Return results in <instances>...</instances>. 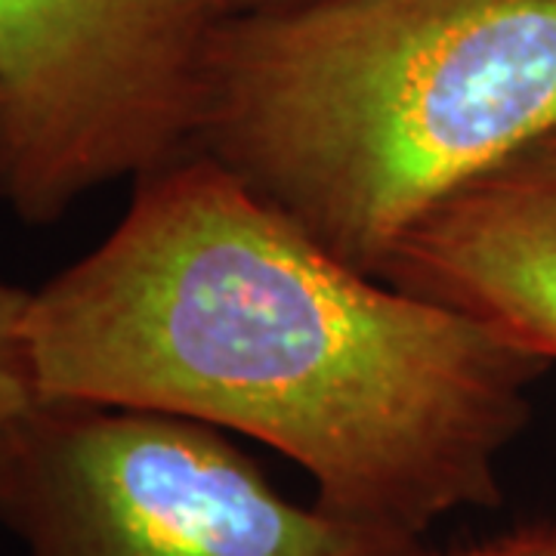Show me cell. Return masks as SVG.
<instances>
[{"instance_id":"1","label":"cell","mask_w":556,"mask_h":556,"mask_svg":"<svg viewBox=\"0 0 556 556\" xmlns=\"http://www.w3.org/2000/svg\"><path fill=\"white\" fill-rule=\"evenodd\" d=\"M40 396L192 417L300 464L338 517L427 538L501 504L551 362L328 254L201 152L31 300Z\"/></svg>"},{"instance_id":"2","label":"cell","mask_w":556,"mask_h":556,"mask_svg":"<svg viewBox=\"0 0 556 556\" xmlns=\"http://www.w3.org/2000/svg\"><path fill=\"white\" fill-rule=\"evenodd\" d=\"M554 124L556 0H316L219 22L192 152L380 278Z\"/></svg>"},{"instance_id":"3","label":"cell","mask_w":556,"mask_h":556,"mask_svg":"<svg viewBox=\"0 0 556 556\" xmlns=\"http://www.w3.org/2000/svg\"><path fill=\"white\" fill-rule=\"evenodd\" d=\"M0 522L28 556H427L417 535L300 507L192 417L40 402L0 448Z\"/></svg>"},{"instance_id":"4","label":"cell","mask_w":556,"mask_h":556,"mask_svg":"<svg viewBox=\"0 0 556 556\" xmlns=\"http://www.w3.org/2000/svg\"><path fill=\"white\" fill-rule=\"evenodd\" d=\"M219 0H0V199L53 223L192 152Z\"/></svg>"},{"instance_id":"5","label":"cell","mask_w":556,"mask_h":556,"mask_svg":"<svg viewBox=\"0 0 556 556\" xmlns=\"http://www.w3.org/2000/svg\"><path fill=\"white\" fill-rule=\"evenodd\" d=\"M380 281L479 318L554 365L556 124L420 219Z\"/></svg>"},{"instance_id":"6","label":"cell","mask_w":556,"mask_h":556,"mask_svg":"<svg viewBox=\"0 0 556 556\" xmlns=\"http://www.w3.org/2000/svg\"><path fill=\"white\" fill-rule=\"evenodd\" d=\"M31 300V291L0 281V448L43 402L28 338Z\"/></svg>"},{"instance_id":"7","label":"cell","mask_w":556,"mask_h":556,"mask_svg":"<svg viewBox=\"0 0 556 556\" xmlns=\"http://www.w3.org/2000/svg\"><path fill=\"white\" fill-rule=\"evenodd\" d=\"M427 556H556V517L532 519L510 532L485 538L479 544H467L460 551H448V554L430 551Z\"/></svg>"},{"instance_id":"8","label":"cell","mask_w":556,"mask_h":556,"mask_svg":"<svg viewBox=\"0 0 556 556\" xmlns=\"http://www.w3.org/2000/svg\"><path fill=\"white\" fill-rule=\"evenodd\" d=\"M303 3H316V0H219V7L232 16V13H260V10H281V7H303Z\"/></svg>"}]
</instances>
